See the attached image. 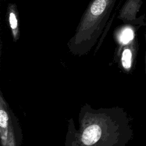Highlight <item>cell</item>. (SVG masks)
Masks as SVG:
<instances>
[{
	"instance_id": "1",
	"label": "cell",
	"mask_w": 146,
	"mask_h": 146,
	"mask_svg": "<svg viewBox=\"0 0 146 146\" xmlns=\"http://www.w3.org/2000/svg\"><path fill=\"white\" fill-rule=\"evenodd\" d=\"M117 108H93L86 103L80 108L79 129L69 120L65 145L116 146L123 145L124 123Z\"/></svg>"
},
{
	"instance_id": "2",
	"label": "cell",
	"mask_w": 146,
	"mask_h": 146,
	"mask_svg": "<svg viewBox=\"0 0 146 146\" xmlns=\"http://www.w3.org/2000/svg\"><path fill=\"white\" fill-rule=\"evenodd\" d=\"M116 0H91L76 29L67 43L73 55H87L95 46L107 26Z\"/></svg>"
},
{
	"instance_id": "3",
	"label": "cell",
	"mask_w": 146,
	"mask_h": 146,
	"mask_svg": "<svg viewBox=\"0 0 146 146\" xmlns=\"http://www.w3.org/2000/svg\"><path fill=\"white\" fill-rule=\"evenodd\" d=\"M0 138L2 146H19L23 141V133L19 120L0 94Z\"/></svg>"
},
{
	"instance_id": "4",
	"label": "cell",
	"mask_w": 146,
	"mask_h": 146,
	"mask_svg": "<svg viewBox=\"0 0 146 146\" xmlns=\"http://www.w3.org/2000/svg\"><path fill=\"white\" fill-rule=\"evenodd\" d=\"M136 43L135 38L128 43L119 46L117 51L116 56L119 58V62L125 72H129L132 68L136 52Z\"/></svg>"
},
{
	"instance_id": "5",
	"label": "cell",
	"mask_w": 146,
	"mask_h": 146,
	"mask_svg": "<svg viewBox=\"0 0 146 146\" xmlns=\"http://www.w3.org/2000/svg\"><path fill=\"white\" fill-rule=\"evenodd\" d=\"M6 17L11 30L13 40L17 42L20 37L19 17L17 6L15 3H9L7 6Z\"/></svg>"
},
{
	"instance_id": "6",
	"label": "cell",
	"mask_w": 146,
	"mask_h": 146,
	"mask_svg": "<svg viewBox=\"0 0 146 146\" xmlns=\"http://www.w3.org/2000/svg\"><path fill=\"white\" fill-rule=\"evenodd\" d=\"M142 3V0H127L120 11L118 18L124 23L134 21Z\"/></svg>"
},
{
	"instance_id": "7",
	"label": "cell",
	"mask_w": 146,
	"mask_h": 146,
	"mask_svg": "<svg viewBox=\"0 0 146 146\" xmlns=\"http://www.w3.org/2000/svg\"><path fill=\"white\" fill-rule=\"evenodd\" d=\"M119 32V46L125 44L135 38L134 29L130 26H125L122 27Z\"/></svg>"
},
{
	"instance_id": "8",
	"label": "cell",
	"mask_w": 146,
	"mask_h": 146,
	"mask_svg": "<svg viewBox=\"0 0 146 146\" xmlns=\"http://www.w3.org/2000/svg\"><path fill=\"white\" fill-rule=\"evenodd\" d=\"M145 72H146V54H145Z\"/></svg>"
},
{
	"instance_id": "9",
	"label": "cell",
	"mask_w": 146,
	"mask_h": 146,
	"mask_svg": "<svg viewBox=\"0 0 146 146\" xmlns=\"http://www.w3.org/2000/svg\"><path fill=\"white\" fill-rule=\"evenodd\" d=\"M1 1H3V0H1Z\"/></svg>"
}]
</instances>
